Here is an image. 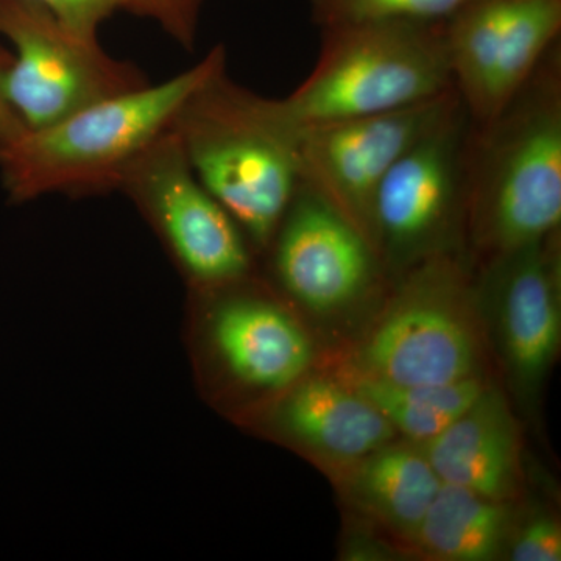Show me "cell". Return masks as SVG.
Listing matches in <instances>:
<instances>
[{
	"mask_svg": "<svg viewBox=\"0 0 561 561\" xmlns=\"http://www.w3.org/2000/svg\"><path fill=\"white\" fill-rule=\"evenodd\" d=\"M561 44L482 127L471 124L465 225L486 262L560 232Z\"/></svg>",
	"mask_w": 561,
	"mask_h": 561,
	"instance_id": "1",
	"label": "cell"
},
{
	"mask_svg": "<svg viewBox=\"0 0 561 561\" xmlns=\"http://www.w3.org/2000/svg\"><path fill=\"white\" fill-rule=\"evenodd\" d=\"M443 21L320 31L311 72L287 98L265 99L268 113L280 127H311L408 108L456 90Z\"/></svg>",
	"mask_w": 561,
	"mask_h": 561,
	"instance_id": "2",
	"label": "cell"
},
{
	"mask_svg": "<svg viewBox=\"0 0 561 561\" xmlns=\"http://www.w3.org/2000/svg\"><path fill=\"white\" fill-rule=\"evenodd\" d=\"M184 157L203 187L260 245L278 231L300 173L289 135L265 99L232 87L224 70L184 110Z\"/></svg>",
	"mask_w": 561,
	"mask_h": 561,
	"instance_id": "3",
	"label": "cell"
},
{
	"mask_svg": "<svg viewBox=\"0 0 561 561\" xmlns=\"http://www.w3.org/2000/svg\"><path fill=\"white\" fill-rule=\"evenodd\" d=\"M221 70L224 51L214 50L171 80L116 92L43 130L22 131L9 140L18 179L25 191H47L116 175L149 153Z\"/></svg>",
	"mask_w": 561,
	"mask_h": 561,
	"instance_id": "4",
	"label": "cell"
},
{
	"mask_svg": "<svg viewBox=\"0 0 561 561\" xmlns=\"http://www.w3.org/2000/svg\"><path fill=\"white\" fill-rule=\"evenodd\" d=\"M476 316L471 276L459 254L424 257L409 267L351 371L401 386L479 376L482 341Z\"/></svg>",
	"mask_w": 561,
	"mask_h": 561,
	"instance_id": "5",
	"label": "cell"
},
{
	"mask_svg": "<svg viewBox=\"0 0 561 561\" xmlns=\"http://www.w3.org/2000/svg\"><path fill=\"white\" fill-rule=\"evenodd\" d=\"M470 136V117L457 98L391 165L373 209L378 257L413 265L453 251L446 239L465 221Z\"/></svg>",
	"mask_w": 561,
	"mask_h": 561,
	"instance_id": "6",
	"label": "cell"
},
{
	"mask_svg": "<svg viewBox=\"0 0 561 561\" xmlns=\"http://www.w3.org/2000/svg\"><path fill=\"white\" fill-rule=\"evenodd\" d=\"M453 83L471 124L493 121L561 35V0H467L443 21Z\"/></svg>",
	"mask_w": 561,
	"mask_h": 561,
	"instance_id": "7",
	"label": "cell"
},
{
	"mask_svg": "<svg viewBox=\"0 0 561 561\" xmlns=\"http://www.w3.org/2000/svg\"><path fill=\"white\" fill-rule=\"evenodd\" d=\"M456 90L408 108L311 127L284 128L300 181L373 242V209L382 180L402 153L440 119Z\"/></svg>",
	"mask_w": 561,
	"mask_h": 561,
	"instance_id": "8",
	"label": "cell"
},
{
	"mask_svg": "<svg viewBox=\"0 0 561 561\" xmlns=\"http://www.w3.org/2000/svg\"><path fill=\"white\" fill-rule=\"evenodd\" d=\"M13 65L0 72V95L27 131L43 130L103 98L125 91L113 66L54 20L11 21Z\"/></svg>",
	"mask_w": 561,
	"mask_h": 561,
	"instance_id": "9",
	"label": "cell"
},
{
	"mask_svg": "<svg viewBox=\"0 0 561 561\" xmlns=\"http://www.w3.org/2000/svg\"><path fill=\"white\" fill-rule=\"evenodd\" d=\"M278 231L280 283L312 311L345 308L375 278L378 254L370 242L302 183Z\"/></svg>",
	"mask_w": 561,
	"mask_h": 561,
	"instance_id": "10",
	"label": "cell"
},
{
	"mask_svg": "<svg viewBox=\"0 0 561 561\" xmlns=\"http://www.w3.org/2000/svg\"><path fill=\"white\" fill-rule=\"evenodd\" d=\"M560 232L490 262L497 335L513 382L540 389L561 341Z\"/></svg>",
	"mask_w": 561,
	"mask_h": 561,
	"instance_id": "11",
	"label": "cell"
},
{
	"mask_svg": "<svg viewBox=\"0 0 561 561\" xmlns=\"http://www.w3.org/2000/svg\"><path fill=\"white\" fill-rule=\"evenodd\" d=\"M142 186L165 238L194 278L225 283L249 271L239 225L194 175L183 147L150 158Z\"/></svg>",
	"mask_w": 561,
	"mask_h": 561,
	"instance_id": "12",
	"label": "cell"
},
{
	"mask_svg": "<svg viewBox=\"0 0 561 561\" xmlns=\"http://www.w3.org/2000/svg\"><path fill=\"white\" fill-rule=\"evenodd\" d=\"M443 483L508 502L522 483L518 423L500 391L486 387L442 434L419 445Z\"/></svg>",
	"mask_w": 561,
	"mask_h": 561,
	"instance_id": "13",
	"label": "cell"
},
{
	"mask_svg": "<svg viewBox=\"0 0 561 561\" xmlns=\"http://www.w3.org/2000/svg\"><path fill=\"white\" fill-rule=\"evenodd\" d=\"M287 390L278 409L280 427L334 467H350L397 434L346 379L302 378Z\"/></svg>",
	"mask_w": 561,
	"mask_h": 561,
	"instance_id": "14",
	"label": "cell"
},
{
	"mask_svg": "<svg viewBox=\"0 0 561 561\" xmlns=\"http://www.w3.org/2000/svg\"><path fill=\"white\" fill-rule=\"evenodd\" d=\"M210 335L228 370L256 389L287 390L312 362L311 341L300 324L268 301L225 302L214 313Z\"/></svg>",
	"mask_w": 561,
	"mask_h": 561,
	"instance_id": "15",
	"label": "cell"
},
{
	"mask_svg": "<svg viewBox=\"0 0 561 561\" xmlns=\"http://www.w3.org/2000/svg\"><path fill=\"white\" fill-rule=\"evenodd\" d=\"M343 470L350 500L409 540L443 485L419 445L387 443Z\"/></svg>",
	"mask_w": 561,
	"mask_h": 561,
	"instance_id": "16",
	"label": "cell"
},
{
	"mask_svg": "<svg viewBox=\"0 0 561 561\" xmlns=\"http://www.w3.org/2000/svg\"><path fill=\"white\" fill-rule=\"evenodd\" d=\"M512 529L507 502L443 483L412 541L432 559L489 561L508 548Z\"/></svg>",
	"mask_w": 561,
	"mask_h": 561,
	"instance_id": "17",
	"label": "cell"
},
{
	"mask_svg": "<svg viewBox=\"0 0 561 561\" xmlns=\"http://www.w3.org/2000/svg\"><path fill=\"white\" fill-rule=\"evenodd\" d=\"M346 381L381 412L394 432L416 445L442 434L489 387L481 375L457 382L401 386L351 371Z\"/></svg>",
	"mask_w": 561,
	"mask_h": 561,
	"instance_id": "18",
	"label": "cell"
},
{
	"mask_svg": "<svg viewBox=\"0 0 561 561\" xmlns=\"http://www.w3.org/2000/svg\"><path fill=\"white\" fill-rule=\"evenodd\" d=\"M467 0H311L320 31L373 22L443 21Z\"/></svg>",
	"mask_w": 561,
	"mask_h": 561,
	"instance_id": "19",
	"label": "cell"
},
{
	"mask_svg": "<svg viewBox=\"0 0 561 561\" xmlns=\"http://www.w3.org/2000/svg\"><path fill=\"white\" fill-rule=\"evenodd\" d=\"M508 559L513 561H560L561 527L551 515L540 513L512 535Z\"/></svg>",
	"mask_w": 561,
	"mask_h": 561,
	"instance_id": "20",
	"label": "cell"
},
{
	"mask_svg": "<svg viewBox=\"0 0 561 561\" xmlns=\"http://www.w3.org/2000/svg\"><path fill=\"white\" fill-rule=\"evenodd\" d=\"M49 11L51 20L84 43L94 44L95 27L117 0H32Z\"/></svg>",
	"mask_w": 561,
	"mask_h": 561,
	"instance_id": "21",
	"label": "cell"
},
{
	"mask_svg": "<svg viewBox=\"0 0 561 561\" xmlns=\"http://www.w3.org/2000/svg\"><path fill=\"white\" fill-rule=\"evenodd\" d=\"M22 131H24V128H22L20 122L13 116L9 106L3 102L2 95H0V138L9 142V140L18 138Z\"/></svg>",
	"mask_w": 561,
	"mask_h": 561,
	"instance_id": "22",
	"label": "cell"
}]
</instances>
